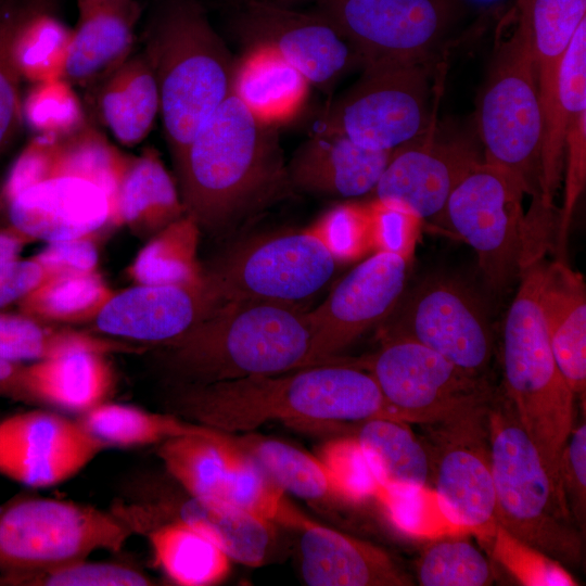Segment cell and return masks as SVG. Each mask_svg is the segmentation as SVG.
Returning a JSON list of instances; mask_svg holds the SVG:
<instances>
[{
    "mask_svg": "<svg viewBox=\"0 0 586 586\" xmlns=\"http://www.w3.org/2000/svg\"><path fill=\"white\" fill-rule=\"evenodd\" d=\"M164 406L167 412L228 434L269 421L308 430L372 418L402 421L367 370L337 358L273 375L176 383Z\"/></svg>",
    "mask_w": 586,
    "mask_h": 586,
    "instance_id": "cell-1",
    "label": "cell"
},
{
    "mask_svg": "<svg viewBox=\"0 0 586 586\" xmlns=\"http://www.w3.org/2000/svg\"><path fill=\"white\" fill-rule=\"evenodd\" d=\"M176 383L273 375L323 364L308 311L300 304L238 301L150 348Z\"/></svg>",
    "mask_w": 586,
    "mask_h": 586,
    "instance_id": "cell-2",
    "label": "cell"
},
{
    "mask_svg": "<svg viewBox=\"0 0 586 586\" xmlns=\"http://www.w3.org/2000/svg\"><path fill=\"white\" fill-rule=\"evenodd\" d=\"M174 165L186 214L212 229L289 183L276 127L255 118L232 93Z\"/></svg>",
    "mask_w": 586,
    "mask_h": 586,
    "instance_id": "cell-3",
    "label": "cell"
},
{
    "mask_svg": "<svg viewBox=\"0 0 586 586\" xmlns=\"http://www.w3.org/2000/svg\"><path fill=\"white\" fill-rule=\"evenodd\" d=\"M142 51L156 79L160 116L176 161L232 93L237 60L200 0H160L148 21Z\"/></svg>",
    "mask_w": 586,
    "mask_h": 586,
    "instance_id": "cell-4",
    "label": "cell"
},
{
    "mask_svg": "<svg viewBox=\"0 0 586 586\" xmlns=\"http://www.w3.org/2000/svg\"><path fill=\"white\" fill-rule=\"evenodd\" d=\"M544 265L539 259L521 270L517 294L505 318L504 393L562 492L558 469L573 429L575 395L556 362L545 327L539 304Z\"/></svg>",
    "mask_w": 586,
    "mask_h": 586,
    "instance_id": "cell-5",
    "label": "cell"
},
{
    "mask_svg": "<svg viewBox=\"0 0 586 586\" xmlns=\"http://www.w3.org/2000/svg\"><path fill=\"white\" fill-rule=\"evenodd\" d=\"M488 429L498 523L561 563H579L582 537L564 496L505 393L491 403Z\"/></svg>",
    "mask_w": 586,
    "mask_h": 586,
    "instance_id": "cell-6",
    "label": "cell"
},
{
    "mask_svg": "<svg viewBox=\"0 0 586 586\" xmlns=\"http://www.w3.org/2000/svg\"><path fill=\"white\" fill-rule=\"evenodd\" d=\"M344 262L329 211L305 229L262 235L237 245L204 276L221 304H300L321 290Z\"/></svg>",
    "mask_w": 586,
    "mask_h": 586,
    "instance_id": "cell-7",
    "label": "cell"
},
{
    "mask_svg": "<svg viewBox=\"0 0 586 586\" xmlns=\"http://www.w3.org/2000/svg\"><path fill=\"white\" fill-rule=\"evenodd\" d=\"M477 130L484 161L508 173L524 194L542 199V109L531 46L513 24L482 90Z\"/></svg>",
    "mask_w": 586,
    "mask_h": 586,
    "instance_id": "cell-8",
    "label": "cell"
},
{
    "mask_svg": "<svg viewBox=\"0 0 586 586\" xmlns=\"http://www.w3.org/2000/svg\"><path fill=\"white\" fill-rule=\"evenodd\" d=\"M133 536L110 509L20 494L0 505V573L30 572L118 552Z\"/></svg>",
    "mask_w": 586,
    "mask_h": 586,
    "instance_id": "cell-9",
    "label": "cell"
},
{
    "mask_svg": "<svg viewBox=\"0 0 586 586\" xmlns=\"http://www.w3.org/2000/svg\"><path fill=\"white\" fill-rule=\"evenodd\" d=\"M166 472V471H165ZM110 510L133 535L144 536L167 522L198 530L242 564L259 566L277 545V525L232 505L193 496L167 472H135L119 488Z\"/></svg>",
    "mask_w": 586,
    "mask_h": 586,
    "instance_id": "cell-10",
    "label": "cell"
},
{
    "mask_svg": "<svg viewBox=\"0 0 586 586\" xmlns=\"http://www.w3.org/2000/svg\"><path fill=\"white\" fill-rule=\"evenodd\" d=\"M324 112L319 130L345 136L373 151H393L428 132V61L373 62Z\"/></svg>",
    "mask_w": 586,
    "mask_h": 586,
    "instance_id": "cell-11",
    "label": "cell"
},
{
    "mask_svg": "<svg viewBox=\"0 0 586 586\" xmlns=\"http://www.w3.org/2000/svg\"><path fill=\"white\" fill-rule=\"evenodd\" d=\"M377 382L383 397L407 423L444 421L489 404L498 390L436 352L399 335L384 334L381 347L357 362Z\"/></svg>",
    "mask_w": 586,
    "mask_h": 586,
    "instance_id": "cell-12",
    "label": "cell"
},
{
    "mask_svg": "<svg viewBox=\"0 0 586 586\" xmlns=\"http://www.w3.org/2000/svg\"><path fill=\"white\" fill-rule=\"evenodd\" d=\"M523 196L508 173L482 160L455 187L441 216L474 250L486 284L497 293L520 277Z\"/></svg>",
    "mask_w": 586,
    "mask_h": 586,
    "instance_id": "cell-13",
    "label": "cell"
},
{
    "mask_svg": "<svg viewBox=\"0 0 586 586\" xmlns=\"http://www.w3.org/2000/svg\"><path fill=\"white\" fill-rule=\"evenodd\" d=\"M328 21L373 62H424L461 16L462 0H315Z\"/></svg>",
    "mask_w": 586,
    "mask_h": 586,
    "instance_id": "cell-14",
    "label": "cell"
},
{
    "mask_svg": "<svg viewBox=\"0 0 586 586\" xmlns=\"http://www.w3.org/2000/svg\"><path fill=\"white\" fill-rule=\"evenodd\" d=\"M491 403L444 421L421 424L431 434L432 444L424 447L440 505L454 524L476 538L491 533L498 523L491 464Z\"/></svg>",
    "mask_w": 586,
    "mask_h": 586,
    "instance_id": "cell-15",
    "label": "cell"
},
{
    "mask_svg": "<svg viewBox=\"0 0 586 586\" xmlns=\"http://www.w3.org/2000/svg\"><path fill=\"white\" fill-rule=\"evenodd\" d=\"M384 334L410 339L461 370L485 377L493 334L477 296L463 283L431 277L402 297Z\"/></svg>",
    "mask_w": 586,
    "mask_h": 586,
    "instance_id": "cell-16",
    "label": "cell"
},
{
    "mask_svg": "<svg viewBox=\"0 0 586 586\" xmlns=\"http://www.w3.org/2000/svg\"><path fill=\"white\" fill-rule=\"evenodd\" d=\"M230 26L246 44L273 48L309 81L331 87L355 65L356 49L322 16L270 0H231Z\"/></svg>",
    "mask_w": 586,
    "mask_h": 586,
    "instance_id": "cell-17",
    "label": "cell"
},
{
    "mask_svg": "<svg viewBox=\"0 0 586 586\" xmlns=\"http://www.w3.org/2000/svg\"><path fill=\"white\" fill-rule=\"evenodd\" d=\"M104 449L77 418L50 409L0 420V475L30 488L66 482Z\"/></svg>",
    "mask_w": 586,
    "mask_h": 586,
    "instance_id": "cell-18",
    "label": "cell"
},
{
    "mask_svg": "<svg viewBox=\"0 0 586 586\" xmlns=\"http://www.w3.org/2000/svg\"><path fill=\"white\" fill-rule=\"evenodd\" d=\"M413 255L377 251L352 269L315 309L308 311L322 362L388 318L404 296Z\"/></svg>",
    "mask_w": 586,
    "mask_h": 586,
    "instance_id": "cell-19",
    "label": "cell"
},
{
    "mask_svg": "<svg viewBox=\"0 0 586 586\" xmlns=\"http://www.w3.org/2000/svg\"><path fill=\"white\" fill-rule=\"evenodd\" d=\"M480 161L468 139L438 136L432 126L393 150L372 192L382 204L421 220L441 219L450 193Z\"/></svg>",
    "mask_w": 586,
    "mask_h": 586,
    "instance_id": "cell-20",
    "label": "cell"
},
{
    "mask_svg": "<svg viewBox=\"0 0 586 586\" xmlns=\"http://www.w3.org/2000/svg\"><path fill=\"white\" fill-rule=\"evenodd\" d=\"M220 305L205 276L195 283L135 284L113 294L90 331L149 351L182 335Z\"/></svg>",
    "mask_w": 586,
    "mask_h": 586,
    "instance_id": "cell-21",
    "label": "cell"
},
{
    "mask_svg": "<svg viewBox=\"0 0 586 586\" xmlns=\"http://www.w3.org/2000/svg\"><path fill=\"white\" fill-rule=\"evenodd\" d=\"M10 225L34 241L94 235L113 226L109 195L74 175L51 174L8 200Z\"/></svg>",
    "mask_w": 586,
    "mask_h": 586,
    "instance_id": "cell-22",
    "label": "cell"
},
{
    "mask_svg": "<svg viewBox=\"0 0 586 586\" xmlns=\"http://www.w3.org/2000/svg\"><path fill=\"white\" fill-rule=\"evenodd\" d=\"M301 573L310 586H407L412 579L382 548L309 519L296 531Z\"/></svg>",
    "mask_w": 586,
    "mask_h": 586,
    "instance_id": "cell-23",
    "label": "cell"
},
{
    "mask_svg": "<svg viewBox=\"0 0 586 586\" xmlns=\"http://www.w3.org/2000/svg\"><path fill=\"white\" fill-rule=\"evenodd\" d=\"M392 152L368 150L318 129L296 149L286 176L292 187L306 192L356 198L373 191Z\"/></svg>",
    "mask_w": 586,
    "mask_h": 586,
    "instance_id": "cell-24",
    "label": "cell"
},
{
    "mask_svg": "<svg viewBox=\"0 0 586 586\" xmlns=\"http://www.w3.org/2000/svg\"><path fill=\"white\" fill-rule=\"evenodd\" d=\"M78 11L61 78L91 87L133 52L141 7L137 0H100L78 2Z\"/></svg>",
    "mask_w": 586,
    "mask_h": 586,
    "instance_id": "cell-25",
    "label": "cell"
},
{
    "mask_svg": "<svg viewBox=\"0 0 586 586\" xmlns=\"http://www.w3.org/2000/svg\"><path fill=\"white\" fill-rule=\"evenodd\" d=\"M539 304L549 344L569 387L585 398L586 392V285L566 259L544 265Z\"/></svg>",
    "mask_w": 586,
    "mask_h": 586,
    "instance_id": "cell-26",
    "label": "cell"
},
{
    "mask_svg": "<svg viewBox=\"0 0 586 586\" xmlns=\"http://www.w3.org/2000/svg\"><path fill=\"white\" fill-rule=\"evenodd\" d=\"M107 356L76 351L27 362L25 385L30 405L80 416L109 402L116 379Z\"/></svg>",
    "mask_w": 586,
    "mask_h": 586,
    "instance_id": "cell-27",
    "label": "cell"
},
{
    "mask_svg": "<svg viewBox=\"0 0 586 586\" xmlns=\"http://www.w3.org/2000/svg\"><path fill=\"white\" fill-rule=\"evenodd\" d=\"M542 109V201L555 207L553 198L563 173L564 142L572 119L586 110V18L566 47L555 84L540 100Z\"/></svg>",
    "mask_w": 586,
    "mask_h": 586,
    "instance_id": "cell-28",
    "label": "cell"
},
{
    "mask_svg": "<svg viewBox=\"0 0 586 586\" xmlns=\"http://www.w3.org/2000/svg\"><path fill=\"white\" fill-rule=\"evenodd\" d=\"M92 87L95 113L102 125L120 144H139L160 115L158 88L144 52H132Z\"/></svg>",
    "mask_w": 586,
    "mask_h": 586,
    "instance_id": "cell-29",
    "label": "cell"
},
{
    "mask_svg": "<svg viewBox=\"0 0 586 586\" xmlns=\"http://www.w3.org/2000/svg\"><path fill=\"white\" fill-rule=\"evenodd\" d=\"M247 47L235 62L232 94L266 125L292 119L306 101L309 81L273 48Z\"/></svg>",
    "mask_w": 586,
    "mask_h": 586,
    "instance_id": "cell-30",
    "label": "cell"
},
{
    "mask_svg": "<svg viewBox=\"0 0 586 586\" xmlns=\"http://www.w3.org/2000/svg\"><path fill=\"white\" fill-rule=\"evenodd\" d=\"M165 471L189 494L226 502L242 459L231 434L186 435L157 445Z\"/></svg>",
    "mask_w": 586,
    "mask_h": 586,
    "instance_id": "cell-31",
    "label": "cell"
},
{
    "mask_svg": "<svg viewBox=\"0 0 586 586\" xmlns=\"http://www.w3.org/2000/svg\"><path fill=\"white\" fill-rule=\"evenodd\" d=\"M186 214L175 182L157 155L130 156L114 205L113 226L135 233L161 230Z\"/></svg>",
    "mask_w": 586,
    "mask_h": 586,
    "instance_id": "cell-32",
    "label": "cell"
},
{
    "mask_svg": "<svg viewBox=\"0 0 586 586\" xmlns=\"http://www.w3.org/2000/svg\"><path fill=\"white\" fill-rule=\"evenodd\" d=\"M353 437L362 450L379 487L405 489L426 485L430 477L428 453L409 423L372 418L360 421Z\"/></svg>",
    "mask_w": 586,
    "mask_h": 586,
    "instance_id": "cell-33",
    "label": "cell"
},
{
    "mask_svg": "<svg viewBox=\"0 0 586 586\" xmlns=\"http://www.w3.org/2000/svg\"><path fill=\"white\" fill-rule=\"evenodd\" d=\"M76 351L138 354L139 347L90 330L43 323L21 313L0 310V358L27 364Z\"/></svg>",
    "mask_w": 586,
    "mask_h": 586,
    "instance_id": "cell-34",
    "label": "cell"
},
{
    "mask_svg": "<svg viewBox=\"0 0 586 586\" xmlns=\"http://www.w3.org/2000/svg\"><path fill=\"white\" fill-rule=\"evenodd\" d=\"M585 18L586 0H518L511 21L528 39L539 100L551 90L561 58Z\"/></svg>",
    "mask_w": 586,
    "mask_h": 586,
    "instance_id": "cell-35",
    "label": "cell"
},
{
    "mask_svg": "<svg viewBox=\"0 0 586 586\" xmlns=\"http://www.w3.org/2000/svg\"><path fill=\"white\" fill-rule=\"evenodd\" d=\"M231 438L283 492L318 506L343 500L317 457L283 441L257 434H231Z\"/></svg>",
    "mask_w": 586,
    "mask_h": 586,
    "instance_id": "cell-36",
    "label": "cell"
},
{
    "mask_svg": "<svg viewBox=\"0 0 586 586\" xmlns=\"http://www.w3.org/2000/svg\"><path fill=\"white\" fill-rule=\"evenodd\" d=\"M80 424L105 448L160 445L186 435H212L217 430L170 412H153L127 404L105 402L78 416Z\"/></svg>",
    "mask_w": 586,
    "mask_h": 586,
    "instance_id": "cell-37",
    "label": "cell"
},
{
    "mask_svg": "<svg viewBox=\"0 0 586 586\" xmlns=\"http://www.w3.org/2000/svg\"><path fill=\"white\" fill-rule=\"evenodd\" d=\"M148 538L155 562L177 585L208 586L220 583L230 571V558L212 539L180 522L163 523Z\"/></svg>",
    "mask_w": 586,
    "mask_h": 586,
    "instance_id": "cell-38",
    "label": "cell"
},
{
    "mask_svg": "<svg viewBox=\"0 0 586 586\" xmlns=\"http://www.w3.org/2000/svg\"><path fill=\"white\" fill-rule=\"evenodd\" d=\"M115 292L99 271L52 276L16 305L37 321L73 327L91 323Z\"/></svg>",
    "mask_w": 586,
    "mask_h": 586,
    "instance_id": "cell-39",
    "label": "cell"
},
{
    "mask_svg": "<svg viewBox=\"0 0 586 586\" xmlns=\"http://www.w3.org/2000/svg\"><path fill=\"white\" fill-rule=\"evenodd\" d=\"M50 5L51 0H0V155L23 124L20 41L30 21Z\"/></svg>",
    "mask_w": 586,
    "mask_h": 586,
    "instance_id": "cell-40",
    "label": "cell"
},
{
    "mask_svg": "<svg viewBox=\"0 0 586 586\" xmlns=\"http://www.w3.org/2000/svg\"><path fill=\"white\" fill-rule=\"evenodd\" d=\"M198 224L186 216L160 230L127 268L133 284H186L204 279L195 262Z\"/></svg>",
    "mask_w": 586,
    "mask_h": 586,
    "instance_id": "cell-41",
    "label": "cell"
},
{
    "mask_svg": "<svg viewBox=\"0 0 586 586\" xmlns=\"http://www.w3.org/2000/svg\"><path fill=\"white\" fill-rule=\"evenodd\" d=\"M461 535L432 539L417 561L422 586H485L494 582L489 560Z\"/></svg>",
    "mask_w": 586,
    "mask_h": 586,
    "instance_id": "cell-42",
    "label": "cell"
},
{
    "mask_svg": "<svg viewBox=\"0 0 586 586\" xmlns=\"http://www.w3.org/2000/svg\"><path fill=\"white\" fill-rule=\"evenodd\" d=\"M154 581L126 563L75 560L50 568L2 574L0 586H150Z\"/></svg>",
    "mask_w": 586,
    "mask_h": 586,
    "instance_id": "cell-43",
    "label": "cell"
},
{
    "mask_svg": "<svg viewBox=\"0 0 586 586\" xmlns=\"http://www.w3.org/2000/svg\"><path fill=\"white\" fill-rule=\"evenodd\" d=\"M477 540L493 560L522 585H577L561 562L520 540L499 523Z\"/></svg>",
    "mask_w": 586,
    "mask_h": 586,
    "instance_id": "cell-44",
    "label": "cell"
},
{
    "mask_svg": "<svg viewBox=\"0 0 586 586\" xmlns=\"http://www.w3.org/2000/svg\"><path fill=\"white\" fill-rule=\"evenodd\" d=\"M374 498L392 524L407 535L431 539L468 535L447 518L434 489L426 485L405 489L379 487Z\"/></svg>",
    "mask_w": 586,
    "mask_h": 586,
    "instance_id": "cell-45",
    "label": "cell"
},
{
    "mask_svg": "<svg viewBox=\"0 0 586 586\" xmlns=\"http://www.w3.org/2000/svg\"><path fill=\"white\" fill-rule=\"evenodd\" d=\"M71 36L72 31L56 18L51 5L41 10L27 25L20 41L23 76L37 84L60 79Z\"/></svg>",
    "mask_w": 586,
    "mask_h": 586,
    "instance_id": "cell-46",
    "label": "cell"
},
{
    "mask_svg": "<svg viewBox=\"0 0 586 586\" xmlns=\"http://www.w3.org/2000/svg\"><path fill=\"white\" fill-rule=\"evenodd\" d=\"M316 457L328 470L344 501L360 502L374 498L379 484L353 436L328 441L319 447Z\"/></svg>",
    "mask_w": 586,
    "mask_h": 586,
    "instance_id": "cell-47",
    "label": "cell"
},
{
    "mask_svg": "<svg viewBox=\"0 0 586 586\" xmlns=\"http://www.w3.org/2000/svg\"><path fill=\"white\" fill-rule=\"evenodd\" d=\"M25 110L29 122L43 135H66L85 124L78 99L62 78L38 84Z\"/></svg>",
    "mask_w": 586,
    "mask_h": 586,
    "instance_id": "cell-48",
    "label": "cell"
},
{
    "mask_svg": "<svg viewBox=\"0 0 586 586\" xmlns=\"http://www.w3.org/2000/svg\"><path fill=\"white\" fill-rule=\"evenodd\" d=\"M558 475L569 511L582 528L586 515L585 422L572 429L560 458Z\"/></svg>",
    "mask_w": 586,
    "mask_h": 586,
    "instance_id": "cell-49",
    "label": "cell"
},
{
    "mask_svg": "<svg viewBox=\"0 0 586 586\" xmlns=\"http://www.w3.org/2000/svg\"><path fill=\"white\" fill-rule=\"evenodd\" d=\"M34 258L53 276L98 271L99 252L93 235L48 242Z\"/></svg>",
    "mask_w": 586,
    "mask_h": 586,
    "instance_id": "cell-50",
    "label": "cell"
},
{
    "mask_svg": "<svg viewBox=\"0 0 586 586\" xmlns=\"http://www.w3.org/2000/svg\"><path fill=\"white\" fill-rule=\"evenodd\" d=\"M34 257L0 263V309L17 304L41 282L52 277Z\"/></svg>",
    "mask_w": 586,
    "mask_h": 586,
    "instance_id": "cell-51",
    "label": "cell"
},
{
    "mask_svg": "<svg viewBox=\"0 0 586 586\" xmlns=\"http://www.w3.org/2000/svg\"><path fill=\"white\" fill-rule=\"evenodd\" d=\"M25 362L0 358V397L30 405L25 385Z\"/></svg>",
    "mask_w": 586,
    "mask_h": 586,
    "instance_id": "cell-52",
    "label": "cell"
},
{
    "mask_svg": "<svg viewBox=\"0 0 586 586\" xmlns=\"http://www.w3.org/2000/svg\"><path fill=\"white\" fill-rule=\"evenodd\" d=\"M33 242L31 238L11 225L0 229V263L20 257L23 249Z\"/></svg>",
    "mask_w": 586,
    "mask_h": 586,
    "instance_id": "cell-53",
    "label": "cell"
},
{
    "mask_svg": "<svg viewBox=\"0 0 586 586\" xmlns=\"http://www.w3.org/2000/svg\"><path fill=\"white\" fill-rule=\"evenodd\" d=\"M270 1H275V2H278V3L290 5V4L294 3V2H300V1H305V0H270Z\"/></svg>",
    "mask_w": 586,
    "mask_h": 586,
    "instance_id": "cell-54",
    "label": "cell"
},
{
    "mask_svg": "<svg viewBox=\"0 0 586 586\" xmlns=\"http://www.w3.org/2000/svg\"><path fill=\"white\" fill-rule=\"evenodd\" d=\"M90 1H100V0H78V2H90Z\"/></svg>",
    "mask_w": 586,
    "mask_h": 586,
    "instance_id": "cell-55",
    "label": "cell"
}]
</instances>
